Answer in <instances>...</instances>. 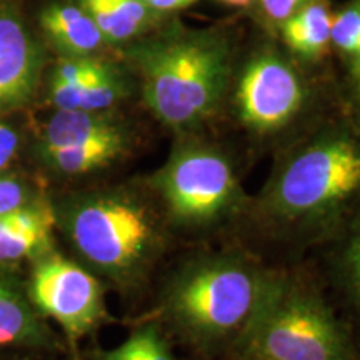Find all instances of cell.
Returning <instances> with one entry per match:
<instances>
[{"label":"cell","mask_w":360,"mask_h":360,"mask_svg":"<svg viewBox=\"0 0 360 360\" xmlns=\"http://www.w3.org/2000/svg\"><path fill=\"white\" fill-rule=\"evenodd\" d=\"M127 139L80 143V146L42 148L45 160L58 172L67 175L87 174L114 162L125 150Z\"/></svg>","instance_id":"16"},{"label":"cell","mask_w":360,"mask_h":360,"mask_svg":"<svg viewBox=\"0 0 360 360\" xmlns=\"http://www.w3.org/2000/svg\"><path fill=\"white\" fill-rule=\"evenodd\" d=\"M300 75L276 51H262L245 65L237 84L240 120L255 132L267 134L285 127L304 103Z\"/></svg>","instance_id":"7"},{"label":"cell","mask_w":360,"mask_h":360,"mask_svg":"<svg viewBox=\"0 0 360 360\" xmlns=\"http://www.w3.org/2000/svg\"><path fill=\"white\" fill-rule=\"evenodd\" d=\"M350 269H352V278L355 283V289H357L360 295V237L355 240L350 252Z\"/></svg>","instance_id":"24"},{"label":"cell","mask_w":360,"mask_h":360,"mask_svg":"<svg viewBox=\"0 0 360 360\" xmlns=\"http://www.w3.org/2000/svg\"><path fill=\"white\" fill-rule=\"evenodd\" d=\"M139 2L162 15V13H169L180 11V8H186L191 6V4L195 2V0H139Z\"/></svg>","instance_id":"22"},{"label":"cell","mask_w":360,"mask_h":360,"mask_svg":"<svg viewBox=\"0 0 360 360\" xmlns=\"http://www.w3.org/2000/svg\"><path fill=\"white\" fill-rule=\"evenodd\" d=\"M44 53L19 12L0 7V112L17 109L34 97Z\"/></svg>","instance_id":"9"},{"label":"cell","mask_w":360,"mask_h":360,"mask_svg":"<svg viewBox=\"0 0 360 360\" xmlns=\"http://www.w3.org/2000/svg\"><path fill=\"white\" fill-rule=\"evenodd\" d=\"M20 137L17 130L11 125L0 122V172L11 164V160L15 157L19 150Z\"/></svg>","instance_id":"21"},{"label":"cell","mask_w":360,"mask_h":360,"mask_svg":"<svg viewBox=\"0 0 360 360\" xmlns=\"http://www.w3.org/2000/svg\"><path fill=\"white\" fill-rule=\"evenodd\" d=\"M40 29L64 57H94L105 45L96 22L80 6L52 4L40 13Z\"/></svg>","instance_id":"11"},{"label":"cell","mask_w":360,"mask_h":360,"mask_svg":"<svg viewBox=\"0 0 360 360\" xmlns=\"http://www.w3.org/2000/svg\"><path fill=\"white\" fill-rule=\"evenodd\" d=\"M125 139L124 130L102 112L57 110L42 132V148Z\"/></svg>","instance_id":"13"},{"label":"cell","mask_w":360,"mask_h":360,"mask_svg":"<svg viewBox=\"0 0 360 360\" xmlns=\"http://www.w3.org/2000/svg\"><path fill=\"white\" fill-rule=\"evenodd\" d=\"M129 57L141 74L143 101L167 127L193 129L219 109L231 75L225 35L174 29L134 45Z\"/></svg>","instance_id":"1"},{"label":"cell","mask_w":360,"mask_h":360,"mask_svg":"<svg viewBox=\"0 0 360 360\" xmlns=\"http://www.w3.org/2000/svg\"><path fill=\"white\" fill-rule=\"evenodd\" d=\"M332 15L327 0L305 4L281 27L283 42L304 60H317L330 45Z\"/></svg>","instance_id":"14"},{"label":"cell","mask_w":360,"mask_h":360,"mask_svg":"<svg viewBox=\"0 0 360 360\" xmlns=\"http://www.w3.org/2000/svg\"><path fill=\"white\" fill-rule=\"evenodd\" d=\"M141 360H174L167 342L154 327H146L129 337Z\"/></svg>","instance_id":"19"},{"label":"cell","mask_w":360,"mask_h":360,"mask_svg":"<svg viewBox=\"0 0 360 360\" xmlns=\"http://www.w3.org/2000/svg\"><path fill=\"white\" fill-rule=\"evenodd\" d=\"M80 7L96 22L109 45H120L141 37L160 17V13L147 8L139 0H80Z\"/></svg>","instance_id":"12"},{"label":"cell","mask_w":360,"mask_h":360,"mask_svg":"<svg viewBox=\"0 0 360 360\" xmlns=\"http://www.w3.org/2000/svg\"><path fill=\"white\" fill-rule=\"evenodd\" d=\"M32 299L72 339L92 330L103 314L97 278L60 255H49L35 265Z\"/></svg>","instance_id":"8"},{"label":"cell","mask_w":360,"mask_h":360,"mask_svg":"<svg viewBox=\"0 0 360 360\" xmlns=\"http://www.w3.org/2000/svg\"><path fill=\"white\" fill-rule=\"evenodd\" d=\"M360 191V141L328 132L295 152L278 170L267 204L285 220H312Z\"/></svg>","instance_id":"3"},{"label":"cell","mask_w":360,"mask_h":360,"mask_svg":"<svg viewBox=\"0 0 360 360\" xmlns=\"http://www.w3.org/2000/svg\"><path fill=\"white\" fill-rule=\"evenodd\" d=\"M330 45L350 62L360 58V0H349L332 15Z\"/></svg>","instance_id":"17"},{"label":"cell","mask_w":360,"mask_h":360,"mask_svg":"<svg viewBox=\"0 0 360 360\" xmlns=\"http://www.w3.org/2000/svg\"><path fill=\"white\" fill-rule=\"evenodd\" d=\"M350 67H352V79H354L355 94H357V98L360 103V58H355V60L350 62Z\"/></svg>","instance_id":"25"},{"label":"cell","mask_w":360,"mask_h":360,"mask_svg":"<svg viewBox=\"0 0 360 360\" xmlns=\"http://www.w3.org/2000/svg\"><path fill=\"white\" fill-rule=\"evenodd\" d=\"M27 205V191L17 179L0 175V215Z\"/></svg>","instance_id":"20"},{"label":"cell","mask_w":360,"mask_h":360,"mask_svg":"<svg viewBox=\"0 0 360 360\" xmlns=\"http://www.w3.org/2000/svg\"><path fill=\"white\" fill-rule=\"evenodd\" d=\"M240 337L247 355L270 360H352L347 339L322 300L283 277H262Z\"/></svg>","instance_id":"2"},{"label":"cell","mask_w":360,"mask_h":360,"mask_svg":"<svg viewBox=\"0 0 360 360\" xmlns=\"http://www.w3.org/2000/svg\"><path fill=\"white\" fill-rule=\"evenodd\" d=\"M49 337L15 292L0 281V347H44Z\"/></svg>","instance_id":"15"},{"label":"cell","mask_w":360,"mask_h":360,"mask_svg":"<svg viewBox=\"0 0 360 360\" xmlns=\"http://www.w3.org/2000/svg\"><path fill=\"white\" fill-rule=\"evenodd\" d=\"M53 212L47 204H27L0 215V264L45 254L52 244Z\"/></svg>","instance_id":"10"},{"label":"cell","mask_w":360,"mask_h":360,"mask_svg":"<svg viewBox=\"0 0 360 360\" xmlns=\"http://www.w3.org/2000/svg\"><path fill=\"white\" fill-rule=\"evenodd\" d=\"M312 0H257L259 19L270 30H277L294 13Z\"/></svg>","instance_id":"18"},{"label":"cell","mask_w":360,"mask_h":360,"mask_svg":"<svg viewBox=\"0 0 360 360\" xmlns=\"http://www.w3.org/2000/svg\"><path fill=\"white\" fill-rule=\"evenodd\" d=\"M262 276L232 259L188 265L175 277L167 310L187 335L209 342L240 332L257 302Z\"/></svg>","instance_id":"4"},{"label":"cell","mask_w":360,"mask_h":360,"mask_svg":"<svg viewBox=\"0 0 360 360\" xmlns=\"http://www.w3.org/2000/svg\"><path fill=\"white\" fill-rule=\"evenodd\" d=\"M155 186L177 224L215 222L236 204L237 177L231 160L202 142H182L157 174Z\"/></svg>","instance_id":"6"},{"label":"cell","mask_w":360,"mask_h":360,"mask_svg":"<svg viewBox=\"0 0 360 360\" xmlns=\"http://www.w3.org/2000/svg\"><path fill=\"white\" fill-rule=\"evenodd\" d=\"M245 360H270V359H264V357H259V355H247L245 354Z\"/></svg>","instance_id":"27"},{"label":"cell","mask_w":360,"mask_h":360,"mask_svg":"<svg viewBox=\"0 0 360 360\" xmlns=\"http://www.w3.org/2000/svg\"><path fill=\"white\" fill-rule=\"evenodd\" d=\"M67 231L82 257L114 277L141 270L160 244L150 210L122 193L80 200L67 215Z\"/></svg>","instance_id":"5"},{"label":"cell","mask_w":360,"mask_h":360,"mask_svg":"<svg viewBox=\"0 0 360 360\" xmlns=\"http://www.w3.org/2000/svg\"><path fill=\"white\" fill-rule=\"evenodd\" d=\"M220 2L227 4V6H233V7H244V6H249L252 0H220Z\"/></svg>","instance_id":"26"},{"label":"cell","mask_w":360,"mask_h":360,"mask_svg":"<svg viewBox=\"0 0 360 360\" xmlns=\"http://www.w3.org/2000/svg\"><path fill=\"white\" fill-rule=\"evenodd\" d=\"M102 360H141V359H139V354L134 347L132 340L127 339L122 345H119L117 349L103 354Z\"/></svg>","instance_id":"23"}]
</instances>
